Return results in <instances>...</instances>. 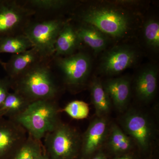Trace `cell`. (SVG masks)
<instances>
[{
	"label": "cell",
	"instance_id": "obj_15",
	"mask_svg": "<svg viewBox=\"0 0 159 159\" xmlns=\"http://www.w3.org/2000/svg\"><path fill=\"white\" fill-rule=\"evenodd\" d=\"M157 66H147L140 71L135 80V91L139 100L148 102L153 99L157 87Z\"/></svg>",
	"mask_w": 159,
	"mask_h": 159
},
{
	"label": "cell",
	"instance_id": "obj_12",
	"mask_svg": "<svg viewBox=\"0 0 159 159\" xmlns=\"http://www.w3.org/2000/svg\"><path fill=\"white\" fill-rule=\"evenodd\" d=\"M21 2L33 12V19L36 20L61 18V13L74 3L68 0H25Z\"/></svg>",
	"mask_w": 159,
	"mask_h": 159
},
{
	"label": "cell",
	"instance_id": "obj_16",
	"mask_svg": "<svg viewBox=\"0 0 159 159\" xmlns=\"http://www.w3.org/2000/svg\"><path fill=\"white\" fill-rule=\"evenodd\" d=\"M80 43L76 28L66 22L56 39L54 57H66L75 54Z\"/></svg>",
	"mask_w": 159,
	"mask_h": 159
},
{
	"label": "cell",
	"instance_id": "obj_8",
	"mask_svg": "<svg viewBox=\"0 0 159 159\" xmlns=\"http://www.w3.org/2000/svg\"><path fill=\"white\" fill-rule=\"evenodd\" d=\"M121 124L127 135L133 139L141 149L149 148L154 137V126L145 114L136 110L129 111L121 119Z\"/></svg>",
	"mask_w": 159,
	"mask_h": 159
},
{
	"label": "cell",
	"instance_id": "obj_23",
	"mask_svg": "<svg viewBox=\"0 0 159 159\" xmlns=\"http://www.w3.org/2000/svg\"><path fill=\"white\" fill-rule=\"evenodd\" d=\"M144 37L148 47L157 51L159 48V24L156 20L150 19L145 23Z\"/></svg>",
	"mask_w": 159,
	"mask_h": 159
},
{
	"label": "cell",
	"instance_id": "obj_21",
	"mask_svg": "<svg viewBox=\"0 0 159 159\" xmlns=\"http://www.w3.org/2000/svg\"><path fill=\"white\" fill-rule=\"evenodd\" d=\"M108 145L115 153H125L132 147L130 138L116 124L111 126Z\"/></svg>",
	"mask_w": 159,
	"mask_h": 159
},
{
	"label": "cell",
	"instance_id": "obj_30",
	"mask_svg": "<svg viewBox=\"0 0 159 159\" xmlns=\"http://www.w3.org/2000/svg\"><path fill=\"white\" fill-rule=\"evenodd\" d=\"M4 117V113L2 111L0 110V117Z\"/></svg>",
	"mask_w": 159,
	"mask_h": 159
},
{
	"label": "cell",
	"instance_id": "obj_27",
	"mask_svg": "<svg viewBox=\"0 0 159 159\" xmlns=\"http://www.w3.org/2000/svg\"><path fill=\"white\" fill-rule=\"evenodd\" d=\"M91 159H107V158L104 154L100 152L97 154L95 156Z\"/></svg>",
	"mask_w": 159,
	"mask_h": 159
},
{
	"label": "cell",
	"instance_id": "obj_18",
	"mask_svg": "<svg viewBox=\"0 0 159 159\" xmlns=\"http://www.w3.org/2000/svg\"><path fill=\"white\" fill-rule=\"evenodd\" d=\"M90 87L91 99L97 117H105L110 111L111 102L103 89L102 83L98 78H95Z\"/></svg>",
	"mask_w": 159,
	"mask_h": 159
},
{
	"label": "cell",
	"instance_id": "obj_29",
	"mask_svg": "<svg viewBox=\"0 0 159 159\" xmlns=\"http://www.w3.org/2000/svg\"><path fill=\"white\" fill-rule=\"evenodd\" d=\"M37 159H48V157L46 156L43 153Z\"/></svg>",
	"mask_w": 159,
	"mask_h": 159
},
{
	"label": "cell",
	"instance_id": "obj_3",
	"mask_svg": "<svg viewBox=\"0 0 159 159\" xmlns=\"http://www.w3.org/2000/svg\"><path fill=\"white\" fill-rule=\"evenodd\" d=\"M78 17L82 24L93 26L107 35L115 38L123 36L129 27L128 16L114 7H92L80 12Z\"/></svg>",
	"mask_w": 159,
	"mask_h": 159
},
{
	"label": "cell",
	"instance_id": "obj_1",
	"mask_svg": "<svg viewBox=\"0 0 159 159\" xmlns=\"http://www.w3.org/2000/svg\"><path fill=\"white\" fill-rule=\"evenodd\" d=\"M53 57L39 63L15 79L10 80L11 89L31 102L55 100L59 88L52 68Z\"/></svg>",
	"mask_w": 159,
	"mask_h": 159
},
{
	"label": "cell",
	"instance_id": "obj_10",
	"mask_svg": "<svg viewBox=\"0 0 159 159\" xmlns=\"http://www.w3.org/2000/svg\"><path fill=\"white\" fill-rule=\"evenodd\" d=\"M25 129L12 119L0 117V159H10L28 137Z\"/></svg>",
	"mask_w": 159,
	"mask_h": 159
},
{
	"label": "cell",
	"instance_id": "obj_5",
	"mask_svg": "<svg viewBox=\"0 0 159 159\" xmlns=\"http://www.w3.org/2000/svg\"><path fill=\"white\" fill-rule=\"evenodd\" d=\"M61 18L36 20L32 18L24 34L29 38L33 47L47 58L54 57L55 44L65 23Z\"/></svg>",
	"mask_w": 159,
	"mask_h": 159
},
{
	"label": "cell",
	"instance_id": "obj_17",
	"mask_svg": "<svg viewBox=\"0 0 159 159\" xmlns=\"http://www.w3.org/2000/svg\"><path fill=\"white\" fill-rule=\"evenodd\" d=\"M76 30L80 42L89 46L95 54H98L106 48L108 43L107 36L96 27L81 24L76 28Z\"/></svg>",
	"mask_w": 159,
	"mask_h": 159
},
{
	"label": "cell",
	"instance_id": "obj_24",
	"mask_svg": "<svg viewBox=\"0 0 159 159\" xmlns=\"http://www.w3.org/2000/svg\"><path fill=\"white\" fill-rule=\"evenodd\" d=\"M63 111L73 119L79 120L88 116L89 108L86 102L76 100L69 102Z\"/></svg>",
	"mask_w": 159,
	"mask_h": 159
},
{
	"label": "cell",
	"instance_id": "obj_20",
	"mask_svg": "<svg viewBox=\"0 0 159 159\" xmlns=\"http://www.w3.org/2000/svg\"><path fill=\"white\" fill-rule=\"evenodd\" d=\"M32 48V43L24 34L0 38V54H18Z\"/></svg>",
	"mask_w": 159,
	"mask_h": 159
},
{
	"label": "cell",
	"instance_id": "obj_28",
	"mask_svg": "<svg viewBox=\"0 0 159 159\" xmlns=\"http://www.w3.org/2000/svg\"><path fill=\"white\" fill-rule=\"evenodd\" d=\"M114 159H133V158L130 155L126 154Z\"/></svg>",
	"mask_w": 159,
	"mask_h": 159
},
{
	"label": "cell",
	"instance_id": "obj_4",
	"mask_svg": "<svg viewBox=\"0 0 159 159\" xmlns=\"http://www.w3.org/2000/svg\"><path fill=\"white\" fill-rule=\"evenodd\" d=\"M82 138L77 131L60 122L44 138V147L50 159H73L81 147Z\"/></svg>",
	"mask_w": 159,
	"mask_h": 159
},
{
	"label": "cell",
	"instance_id": "obj_25",
	"mask_svg": "<svg viewBox=\"0 0 159 159\" xmlns=\"http://www.w3.org/2000/svg\"><path fill=\"white\" fill-rule=\"evenodd\" d=\"M11 89V81L8 76L5 78H0V107L5 102Z\"/></svg>",
	"mask_w": 159,
	"mask_h": 159
},
{
	"label": "cell",
	"instance_id": "obj_9",
	"mask_svg": "<svg viewBox=\"0 0 159 159\" xmlns=\"http://www.w3.org/2000/svg\"><path fill=\"white\" fill-rule=\"evenodd\" d=\"M138 57V52L132 47L125 45L115 46L102 56L99 71L108 76L119 74L134 65Z\"/></svg>",
	"mask_w": 159,
	"mask_h": 159
},
{
	"label": "cell",
	"instance_id": "obj_22",
	"mask_svg": "<svg viewBox=\"0 0 159 159\" xmlns=\"http://www.w3.org/2000/svg\"><path fill=\"white\" fill-rule=\"evenodd\" d=\"M41 141L28 134L27 139L10 159H37L43 153Z\"/></svg>",
	"mask_w": 159,
	"mask_h": 159
},
{
	"label": "cell",
	"instance_id": "obj_11",
	"mask_svg": "<svg viewBox=\"0 0 159 159\" xmlns=\"http://www.w3.org/2000/svg\"><path fill=\"white\" fill-rule=\"evenodd\" d=\"M48 59L50 58L45 57L37 49L33 47L22 53L12 54L7 62L0 60V64L8 77L10 80H13L33 66Z\"/></svg>",
	"mask_w": 159,
	"mask_h": 159
},
{
	"label": "cell",
	"instance_id": "obj_19",
	"mask_svg": "<svg viewBox=\"0 0 159 159\" xmlns=\"http://www.w3.org/2000/svg\"><path fill=\"white\" fill-rule=\"evenodd\" d=\"M31 102L17 92H10L0 107L4 117L13 119L23 112Z\"/></svg>",
	"mask_w": 159,
	"mask_h": 159
},
{
	"label": "cell",
	"instance_id": "obj_14",
	"mask_svg": "<svg viewBox=\"0 0 159 159\" xmlns=\"http://www.w3.org/2000/svg\"><path fill=\"white\" fill-rule=\"evenodd\" d=\"M102 85L115 107L118 110H124L128 105L130 97L131 81L129 77L108 79L102 83Z\"/></svg>",
	"mask_w": 159,
	"mask_h": 159
},
{
	"label": "cell",
	"instance_id": "obj_2",
	"mask_svg": "<svg viewBox=\"0 0 159 159\" xmlns=\"http://www.w3.org/2000/svg\"><path fill=\"white\" fill-rule=\"evenodd\" d=\"M59 111L55 100H38L31 102L25 110L12 120L31 137L41 141L60 122Z\"/></svg>",
	"mask_w": 159,
	"mask_h": 159
},
{
	"label": "cell",
	"instance_id": "obj_6",
	"mask_svg": "<svg viewBox=\"0 0 159 159\" xmlns=\"http://www.w3.org/2000/svg\"><path fill=\"white\" fill-rule=\"evenodd\" d=\"M52 63L62 75L65 84L71 88H79L85 83L92 67L89 55L82 51L66 57H54Z\"/></svg>",
	"mask_w": 159,
	"mask_h": 159
},
{
	"label": "cell",
	"instance_id": "obj_13",
	"mask_svg": "<svg viewBox=\"0 0 159 159\" xmlns=\"http://www.w3.org/2000/svg\"><path fill=\"white\" fill-rule=\"evenodd\" d=\"M105 117H97L90 123L81 141V150L85 156L95 152L105 141L108 129Z\"/></svg>",
	"mask_w": 159,
	"mask_h": 159
},
{
	"label": "cell",
	"instance_id": "obj_7",
	"mask_svg": "<svg viewBox=\"0 0 159 159\" xmlns=\"http://www.w3.org/2000/svg\"><path fill=\"white\" fill-rule=\"evenodd\" d=\"M33 15L21 1L0 0V38L24 34Z\"/></svg>",
	"mask_w": 159,
	"mask_h": 159
},
{
	"label": "cell",
	"instance_id": "obj_26",
	"mask_svg": "<svg viewBox=\"0 0 159 159\" xmlns=\"http://www.w3.org/2000/svg\"><path fill=\"white\" fill-rule=\"evenodd\" d=\"M139 2L137 1H116L115 3L117 4L122 5H134Z\"/></svg>",
	"mask_w": 159,
	"mask_h": 159
}]
</instances>
